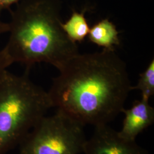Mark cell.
I'll list each match as a JSON object with an SVG mask.
<instances>
[{
	"label": "cell",
	"mask_w": 154,
	"mask_h": 154,
	"mask_svg": "<svg viewBox=\"0 0 154 154\" xmlns=\"http://www.w3.org/2000/svg\"><path fill=\"white\" fill-rule=\"evenodd\" d=\"M22 75L6 72L0 81V154L18 145L50 109L48 91Z\"/></svg>",
	"instance_id": "3"
},
{
	"label": "cell",
	"mask_w": 154,
	"mask_h": 154,
	"mask_svg": "<svg viewBox=\"0 0 154 154\" xmlns=\"http://www.w3.org/2000/svg\"><path fill=\"white\" fill-rule=\"evenodd\" d=\"M13 64L3 49L0 51V81L8 72V68Z\"/></svg>",
	"instance_id": "10"
},
{
	"label": "cell",
	"mask_w": 154,
	"mask_h": 154,
	"mask_svg": "<svg viewBox=\"0 0 154 154\" xmlns=\"http://www.w3.org/2000/svg\"><path fill=\"white\" fill-rule=\"evenodd\" d=\"M81 123L57 111L42 117L18 144L20 154H79L87 140Z\"/></svg>",
	"instance_id": "4"
},
{
	"label": "cell",
	"mask_w": 154,
	"mask_h": 154,
	"mask_svg": "<svg viewBox=\"0 0 154 154\" xmlns=\"http://www.w3.org/2000/svg\"><path fill=\"white\" fill-rule=\"evenodd\" d=\"M89 40L103 49L116 50L120 45L119 32L116 25L107 18L101 20L90 28Z\"/></svg>",
	"instance_id": "7"
},
{
	"label": "cell",
	"mask_w": 154,
	"mask_h": 154,
	"mask_svg": "<svg viewBox=\"0 0 154 154\" xmlns=\"http://www.w3.org/2000/svg\"><path fill=\"white\" fill-rule=\"evenodd\" d=\"M139 90L142 98L149 100L154 95V60L152 59L146 69L140 74L138 83L132 86V90Z\"/></svg>",
	"instance_id": "9"
},
{
	"label": "cell",
	"mask_w": 154,
	"mask_h": 154,
	"mask_svg": "<svg viewBox=\"0 0 154 154\" xmlns=\"http://www.w3.org/2000/svg\"><path fill=\"white\" fill-rule=\"evenodd\" d=\"M86 11L85 9L81 12L74 11L69 20L62 23L66 35L75 43L82 42L88 35L90 28L85 14Z\"/></svg>",
	"instance_id": "8"
},
{
	"label": "cell",
	"mask_w": 154,
	"mask_h": 154,
	"mask_svg": "<svg viewBox=\"0 0 154 154\" xmlns=\"http://www.w3.org/2000/svg\"><path fill=\"white\" fill-rule=\"evenodd\" d=\"M0 10L2 11V9H1V0H0Z\"/></svg>",
	"instance_id": "13"
},
{
	"label": "cell",
	"mask_w": 154,
	"mask_h": 154,
	"mask_svg": "<svg viewBox=\"0 0 154 154\" xmlns=\"http://www.w3.org/2000/svg\"><path fill=\"white\" fill-rule=\"evenodd\" d=\"M84 154H149L136 140L130 141L122 138L118 132L108 125L95 127L93 134L87 140Z\"/></svg>",
	"instance_id": "5"
},
{
	"label": "cell",
	"mask_w": 154,
	"mask_h": 154,
	"mask_svg": "<svg viewBox=\"0 0 154 154\" xmlns=\"http://www.w3.org/2000/svg\"><path fill=\"white\" fill-rule=\"evenodd\" d=\"M58 70L48 91L51 107L85 126L112 121L132 90L126 64L116 50L78 53Z\"/></svg>",
	"instance_id": "1"
},
{
	"label": "cell",
	"mask_w": 154,
	"mask_h": 154,
	"mask_svg": "<svg viewBox=\"0 0 154 154\" xmlns=\"http://www.w3.org/2000/svg\"><path fill=\"white\" fill-rule=\"evenodd\" d=\"M61 0H21L11 11L9 37L3 49L12 63L29 69L45 62L58 70L79 53L64 32Z\"/></svg>",
	"instance_id": "2"
},
{
	"label": "cell",
	"mask_w": 154,
	"mask_h": 154,
	"mask_svg": "<svg viewBox=\"0 0 154 154\" xmlns=\"http://www.w3.org/2000/svg\"><path fill=\"white\" fill-rule=\"evenodd\" d=\"M21 0H1V7L2 10L9 9L11 6L17 4Z\"/></svg>",
	"instance_id": "11"
},
{
	"label": "cell",
	"mask_w": 154,
	"mask_h": 154,
	"mask_svg": "<svg viewBox=\"0 0 154 154\" xmlns=\"http://www.w3.org/2000/svg\"><path fill=\"white\" fill-rule=\"evenodd\" d=\"M0 10V35L4 33H8L9 31V24L2 21L1 19V12Z\"/></svg>",
	"instance_id": "12"
},
{
	"label": "cell",
	"mask_w": 154,
	"mask_h": 154,
	"mask_svg": "<svg viewBox=\"0 0 154 154\" xmlns=\"http://www.w3.org/2000/svg\"><path fill=\"white\" fill-rule=\"evenodd\" d=\"M125 114L123 126L119 136L126 140L134 141L138 135L154 122V109L149 100L142 98L135 101L129 109L122 111Z\"/></svg>",
	"instance_id": "6"
}]
</instances>
